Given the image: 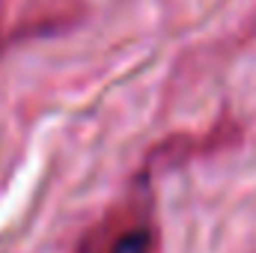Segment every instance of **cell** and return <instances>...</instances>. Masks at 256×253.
<instances>
[{
  "label": "cell",
  "instance_id": "1",
  "mask_svg": "<svg viewBox=\"0 0 256 253\" xmlns=\"http://www.w3.org/2000/svg\"><path fill=\"white\" fill-rule=\"evenodd\" d=\"M146 250H149V236L140 232V230H134V232L122 236V238L114 244L110 253H146Z\"/></svg>",
  "mask_w": 256,
  "mask_h": 253
}]
</instances>
